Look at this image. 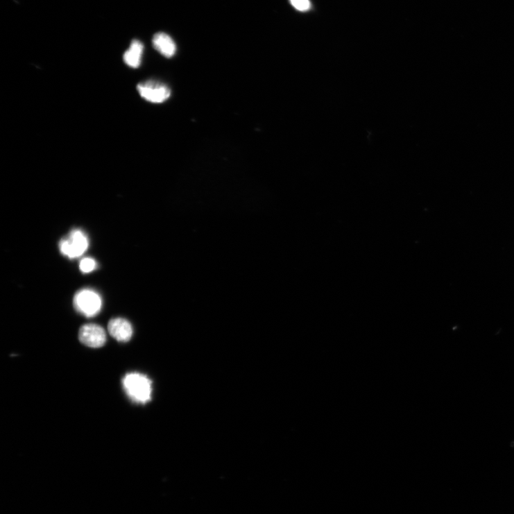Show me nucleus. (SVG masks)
Returning <instances> with one entry per match:
<instances>
[{
  "mask_svg": "<svg viewBox=\"0 0 514 514\" xmlns=\"http://www.w3.org/2000/svg\"><path fill=\"white\" fill-rule=\"evenodd\" d=\"M105 330L99 325L89 324L82 327L79 332L80 341L83 345L91 348H100L106 342Z\"/></svg>",
  "mask_w": 514,
  "mask_h": 514,
  "instance_id": "obj_5",
  "label": "nucleus"
},
{
  "mask_svg": "<svg viewBox=\"0 0 514 514\" xmlns=\"http://www.w3.org/2000/svg\"><path fill=\"white\" fill-rule=\"evenodd\" d=\"M137 90L143 99L153 103H162L171 95L167 86L156 81L140 83L137 85Z\"/></svg>",
  "mask_w": 514,
  "mask_h": 514,
  "instance_id": "obj_4",
  "label": "nucleus"
},
{
  "mask_svg": "<svg viewBox=\"0 0 514 514\" xmlns=\"http://www.w3.org/2000/svg\"><path fill=\"white\" fill-rule=\"evenodd\" d=\"M88 248V241L86 236L80 230H74L70 233L67 239H63L60 243L61 252L73 259L81 256Z\"/></svg>",
  "mask_w": 514,
  "mask_h": 514,
  "instance_id": "obj_3",
  "label": "nucleus"
},
{
  "mask_svg": "<svg viewBox=\"0 0 514 514\" xmlns=\"http://www.w3.org/2000/svg\"><path fill=\"white\" fill-rule=\"evenodd\" d=\"M153 44L155 50L165 58H173L176 53L175 42L166 33H157L153 37Z\"/></svg>",
  "mask_w": 514,
  "mask_h": 514,
  "instance_id": "obj_7",
  "label": "nucleus"
},
{
  "mask_svg": "<svg viewBox=\"0 0 514 514\" xmlns=\"http://www.w3.org/2000/svg\"><path fill=\"white\" fill-rule=\"evenodd\" d=\"M290 2L293 8L301 12L307 11L311 8L309 0H290Z\"/></svg>",
  "mask_w": 514,
  "mask_h": 514,
  "instance_id": "obj_10",
  "label": "nucleus"
},
{
  "mask_svg": "<svg viewBox=\"0 0 514 514\" xmlns=\"http://www.w3.org/2000/svg\"><path fill=\"white\" fill-rule=\"evenodd\" d=\"M126 394L137 404H146L152 399L153 383L146 376L140 373L128 374L122 380Z\"/></svg>",
  "mask_w": 514,
  "mask_h": 514,
  "instance_id": "obj_1",
  "label": "nucleus"
},
{
  "mask_svg": "<svg viewBox=\"0 0 514 514\" xmlns=\"http://www.w3.org/2000/svg\"><path fill=\"white\" fill-rule=\"evenodd\" d=\"M80 271L83 273H89L94 271L96 267V262L94 259L90 258H85L83 259L80 264Z\"/></svg>",
  "mask_w": 514,
  "mask_h": 514,
  "instance_id": "obj_9",
  "label": "nucleus"
},
{
  "mask_svg": "<svg viewBox=\"0 0 514 514\" xmlns=\"http://www.w3.org/2000/svg\"><path fill=\"white\" fill-rule=\"evenodd\" d=\"M143 52V44L139 40H133L130 48L124 54L125 63L132 68H138L142 63Z\"/></svg>",
  "mask_w": 514,
  "mask_h": 514,
  "instance_id": "obj_8",
  "label": "nucleus"
},
{
  "mask_svg": "<svg viewBox=\"0 0 514 514\" xmlns=\"http://www.w3.org/2000/svg\"><path fill=\"white\" fill-rule=\"evenodd\" d=\"M108 330L113 338L121 342L130 341L133 334L131 324L121 318L112 320L108 325Z\"/></svg>",
  "mask_w": 514,
  "mask_h": 514,
  "instance_id": "obj_6",
  "label": "nucleus"
},
{
  "mask_svg": "<svg viewBox=\"0 0 514 514\" xmlns=\"http://www.w3.org/2000/svg\"><path fill=\"white\" fill-rule=\"evenodd\" d=\"M74 305L80 313L91 317L99 313L102 307V300L96 292L85 289L77 293Z\"/></svg>",
  "mask_w": 514,
  "mask_h": 514,
  "instance_id": "obj_2",
  "label": "nucleus"
}]
</instances>
